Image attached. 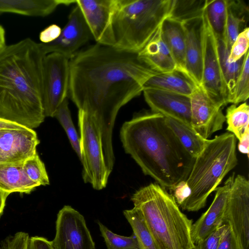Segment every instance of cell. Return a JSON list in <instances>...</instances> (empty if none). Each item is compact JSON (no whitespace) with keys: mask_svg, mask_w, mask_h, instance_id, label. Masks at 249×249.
<instances>
[{"mask_svg":"<svg viewBox=\"0 0 249 249\" xmlns=\"http://www.w3.org/2000/svg\"><path fill=\"white\" fill-rule=\"evenodd\" d=\"M54 117L59 121L65 131L71 146L81 161L80 138L75 128L69 108L68 98L61 104L57 109Z\"/></svg>","mask_w":249,"mask_h":249,"instance_id":"obj_31","label":"cell"},{"mask_svg":"<svg viewBox=\"0 0 249 249\" xmlns=\"http://www.w3.org/2000/svg\"><path fill=\"white\" fill-rule=\"evenodd\" d=\"M158 73L138 53L96 43L70 59L68 95L78 110L96 122L110 173L115 161L112 138L117 113L140 95L147 80Z\"/></svg>","mask_w":249,"mask_h":249,"instance_id":"obj_1","label":"cell"},{"mask_svg":"<svg viewBox=\"0 0 249 249\" xmlns=\"http://www.w3.org/2000/svg\"><path fill=\"white\" fill-rule=\"evenodd\" d=\"M27 249H53L51 241L40 236H32L28 240Z\"/></svg>","mask_w":249,"mask_h":249,"instance_id":"obj_41","label":"cell"},{"mask_svg":"<svg viewBox=\"0 0 249 249\" xmlns=\"http://www.w3.org/2000/svg\"><path fill=\"white\" fill-rule=\"evenodd\" d=\"M15 123L0 118V129L12 125Z\"/></svg>","mask_w":249,"mask_h":249,"instance_id":"obj_45","label":"cell"},{"mask_svg":"<svg viewBox=\"0 0 249 249\" xmlns=\"http://www.w3.org/2000/svg\"><path fill=\"white\" fill-rule=\"evenodd\" d=\"M120 139L125 152L143 174L166 190L171 192L187 180L195 158L183 147L162 114L151 110L135 116L123 124Z\"/></svg>","mask_w":249,"mask_h":249,"instance_id":"obj_2","label":"cell"},{"mask_svg":"<svg viewBox=\"0 0 249 249\" xmlns=\"http://www.w3.org/2000/svg\"><path fill=\"white\" fill-rule=\"evenodd\" d=\"M249 53H246L240 74L237 78L231 103L245 102L249 97Z\"/></svg>","mask_w":249,"mask_h":249,"instance_id":"obj_33","label":"cell"},{"mask_svg":"<svg viewBox=\"0 0 249 249\" xmlns=\"http://www.w3.org/2000/svg\"><path fill=\"white\" fill-rule=\"evenodd\" d=\"M228 227V224H223L195 246L197 249H217Z\"/></svg>","mask_w":249,"mask_h":249,"instance_id":"obj_36","label":"cell"},{"mask_svg":"<svg viewBox=\"0 0 249 249\" xmlns=\"http://www.w3.org/2000/svg\"><path fill=\"white\" fill-rule=\"evenodd\" d=\"M23 167L28 178L38 186L50 184L44 164L37 153L26 160L23 164Z\"/></svg>","mask_w":249,"mask_h":249,"instance_id":"obj_34","label":"cell"},{"mask_svg":"<svg viewBox=\"0 0 249 249\" xmlns=\"http://www.w3.org/2000/svg\"><path fill=\"white\" fill-rule=\"evenodd\" d=\"M190 249H197V248L196 247V246L195 245L194 247H193V248Z\"/></svg>","mask_w":249,"mask_h":249,"instance_id":"obj_46","label":"cell"},{"mask_svg":"<svg viewBox=\"0 0 249 249\" xmlns=\"http://www.w3.org/2000/svg\"><path fill=\"white\" fill-rule=\"evenodd\" d=\"M171 192L176 202L180 207L190 196L191 190L186 181H182L178 183Z\"/></svg>","mask_w":249,"mask_h":249,"instance_id":"obj_39","label":"cell"},{"mask_svg":"<svg viewBox=\"0 0 249 249\" xmlns=\"http://www.w3.org/2000/svg\"><path fill=\"white\" fill-rule=\"evenodd\" d=\"M118 0H76L96 43L113 46L112 19Z\"/></svg>","mask_w":249,"mask_h":249,"instance_id":"obj_13","label":"cell"},{"mask_svg":"<svg viewBox=\"0 0 249 249\" xmlns=\"http://www.w3.org/2000/svg\"><path fill=\"white\" fill-rule=\"evenodd\" d=\"M6 45L5 30L4 28L0 25V51Z\"/></svg>","mask_w":249,"mask_h":249,"instance_id":"obj_44","label":"cell"},{"mask_svg":"<svg viewBox=\"0 0 249 249\" xmlns=\"http://www.w3.org/2000/svg\"><path fill=\"white\" fill-rule=\"evenodd\" d=\"M70 60L58 53L46 55L43 63L42 105L45 117H54L55 112L68 98Z\"/></svg>","mask_w":249,"mask_h":249,"instance_id":"obj_8","label":"cell"},{"mask_svg":"<svg viewBox=\"0 0 249 249\" xmlns=\"http://www.w3.org/2000/svg\"><path fill=\"white\" fill-rule=\"evenodd\" d=\"M173 0H118L112 19L115 47L138 53L171 12Z\"/></svg>","mask_w":249,"mask_h":249,"instance_id":"obj_6","label":"cell"},{"mask_svg":"<svg viewBox=\"0 0 249 249\" xmlns=\"http://www.w3.org/2000/svg\"><path fill=\"white\" fill-rule=\"evenodd\" d=\"M249 7L243 0H227V15L224 39L230 50L238 35L246 28Z\"/></svg>","mask_w":249,"mask_h":249,"instance_id":"obj_24","label":"cell"},{"mask_svg":"<svg viewBox=\"0 0 249 249\" xmlns=\"http://www.w3.org/2000/svg\"><path fill=\"white\" fill-rule=\"evenodd\" d=\"M234 178L233 173L222 186L216 188L214 198L208 209L192 224L191 234L195 245L223 224L224 212Z\"/></svg>","mask_w":249,"mask_h":249,"instance_id":"obj_17","label":"cell"},{"mask_svg":"<svg viewBox=\"0 0 249 249\" xmlns=\"http://www.w3.org/2000/svg\"><path fill=\"white\" fill-rule=\"evenodd\" d=\"M204 52L200 87L213 100L223 107L228 104L227 91L220 66L217 37L205 14Z\"/></svg>","mask_w":249,"mask_h":249,"instance_id":"obj_9","label":"cell"},{"mask_svg":"<svg viewBox=\"0 0 249 249\" xmlns=\"http://www.w3.org/2000/svg\"><path fill=\"white\" fill-rule=\"evenodd\" d=\"M205 14L216 37L224 38L227 15V0H208Z\"/></svg>","mask_w":249,"mask_h":249,"instance_id":"obj_30","label":"cell"},{"mask_svg":"<svg viewBox=\"0 0 249 249\" xmlns=\"http://www.w3.org/2000/svg\"><path fill=\"white\" fill-rule=\"evenodd\" d=\"M217 249H242L233 231L229 225Z\"/></svg>","mask_w":249,"mask_h":249,"instance_id":"obj_38","label":"cell"},{"mask_svg":"<svg viewBox=\"0 0 249 249\" xmlns=\"http://www.w3.org/2000/svg\"><path fill=\"white\" fill-rule=\"evenodd\" d=\"M249 28H246L237 36L231 46L229 59L236 62L242 58L249 51Z\"/></svg>","mask_w":249,"mask_h":249,"instance_id":"obj_35","label":"cell"},{"mask_svg":"<svg viewBox=\"0 0 249 249\" xmlns=\"http://www.w3.org/2000/svg\"><path fill=\"white\" fill-rule=\"evenodd\" d=\"M223 224L231 227L242 249H249V181L243 175L234 178Z\"/></svg>","mask_w":249,"mask_h":249,"instance_id":"obj_11","label":"cell"},{"mask_svg":"<svg viewBox=\"0 0 249 249\" xmlns=\"http://www.w3.org/2000/svg\"><path fill=\"white\" fill-rule=\"evenodd\" d=\"M124 215L130 225L140 249H160L141 213L136 208L126 210Z\"/></svg>","mask_w":249,"mask_h":249,"instance_id":"obj_27","label":"cell"},{"mask_svg":"<svg viewBox=\"0 0 249 249\" xmlns=\"http://www.w3.org/2000/svg\"><path fill=\"white\" fill-rule=\"evenodd\" d=\"M165 118L167 124L183 147L196 158L204 148L208 139L201 137L190 125L172 118Z\"/></svg>","mask_w":249,"mask_h":249,"instance_id":"obj_25","label":"cell"},{"mask_svg":"<svg viewBox=\"0 0 249 249\" xmlns=\"http://www.w3.org/2000/svg\"><path fill=\"white\" fill-rule=\"evenodd\" d=\"M0 249H2V248H1V247H0Z\"/></svg>","mask_w":249,"mask_h":249,"instance_id":"obj_47","label":"cell"},{"mask_svg":"<svg viewBox=\"0 0 249 249\" xmlns=\"http://www.w3.org/2000/svg\"><path fill=\"white\" fill-rule=\"evenodd\" d=\"M208 0H173L168 18L182 22L203 16Z\"/></svg>","mask_w":249,"mask_h":249,"instance_id":"obj_29","label":"cell"},{"mask_svg":"<svg viewBox=\"0 0 249 249\" xmlns=\"http://www.w3.org/2000/svg\"><path fill=\"white\" fill-rule=\"evenodd\" d=\"M236 139L232 134L226 132L207 140L204 148L196 157L186 180L191 190V195L179 208L196 212L205 207L209 195L238 163Z\"/></svg>","mask_w":249,"mask_h":249,"instance_id":"obj_5","label":"cell"},{"mask_svg":"<svg viewBox=\"0 0 249 249\" xmlns=\"http://www.w3.org/2000/svg\"><path fill=\"white\" fill-rule=\"evenodd\" d=\"M107 249H140L135 235L124 236L111 231L101 222H97Z\"/></svg>","mask_w":249,"mask_h":249,"instance_id":"obj_32","label":"cell"},{"mask_svg":"<svg viewBox=\"0 0 249 249\" xmlns=\"http://www.w3.org/2000/svg\"><path fill=\"white\" fill-rule=\"evenodd\" d=\"M9 194L0 189V217L2 215L4 209L6 199Z\"/></svg>","mask_w":249,"mask_h":249,"instance_id":"obj_43","label":"cell"},{"mask_svg":"<svg viewBox=\"0 0 249 249\" xmlns=\"http://www.w3.org/2000/svg\"><path fill=\"white\" fill-rule=\"evenodd\" d=\"M38 185L26 176L23 165L0 164V189L8 194H29Z\"/></svg>","mask_w":249,"mask_h":249,"instance_id":"obj_23","label":"cell"},{"mask_svg":"<svg viewBox=\"0 0 249 249\" xmlns=\"http://www.w3.org/2000/svg\"><path fill=\"white\" fill-rule=\"evenodd\" d=\"M75 0H0V15L14 13L31 17H45L61 5H69Z\"/></svg>","mask_w":249,"mask_h":249,"instance_id":"obj_20","label":"cell"},{"mask_svg":"<svg viewBox=\"0 0 249 249\" xmlns=\"http://www.w3.org/2000/svg\"><path fill=\"white\" fill-rule=\"evenodd\" d=\"M238 150L239 151L247 155L249 154V129H248L243 134L238 143Z\"/></svg>","mask_w":249,"mask_h":249,"instance_id":"obj_42","label":"cell"},{"mask_svg":"<svg viewBox=\"0 0 249 249\" xmlns=\"http://www.w3.org/2000/svg\"><path fill=\"white\" fill-rule=\"evenodd\" d=\"M45 56L29 38L0 51V118L33 129L43 123Z\"/></svg>","mask_w":249,"mask_h":249,"instance_id":"obj_3","label":"cell"},{"mask_svg":"<svg viewBox=\"0 0 249 249\" xmlns=\"http://www.w3.org/2000/svg\"><path fill=\"white\" fill-rule=\"evenodd\" d=\"M160 27L145 47L138 53L142 60L159 73L177 70L176 63L163 38Z\"/></svg>","mask_w":249,"mask_h":249,"instance_id":"obj_19","label":"cell"},{"mask_svg":"<svg viewBox=\"0 0 249 249\" xmlns=\"http://www.w3.org/2000/svg\"><path fill=\"white\" fill-rule=\"evenodd\" d=\"M61 31L62 29L58 25L51 24L40 32L39 39L42 43H50L59 36Z\"/></svg>","mask_w":249,"mask_h":249,"instance_id":"obj_40","label":"cell"},{"mask_svg":"<svg viewBox=\"0 0 249 249\" xmlns=\"http://www.w3.org/2000/svg\"><path fill=\"white\" fill-rule=\"evenodd\" d=\"M181 23L185 34L186 71L194 83L200 86L204 52L203 15Z\"/></svg>","mask_w":249,"mask_h":249,"instance_id":"obj_16","label":"cell"},{"mask_svg":"<svg viewBox=\"0 0 249 249\" xmlns=\"http://www.w3.org/2000/svg\"><path fill=\"white\" fill-rule=\"evenodd\" d=\"M91 36L82 12L76 4L71 12L68 21L62 29L59 36L50 43H40L39 44L45 55L51 53H58L70 60Z\"/></svg>","mask_w":249,"mask_h":249,"instance_id":"obj_14","label":"cell"},{"mask_svg":"<svg viewBox=\"0 0 249 249\" xmlns=\"http://www.w3.org/2000/svg\"><path fill=\"white\" fill-rule=\"evenodd\" d=\"M55 226L53 249H95L84 216L71 206L59 211Z\"/></svg>","mask_w":249,"mask_h":249,"instance_id":"obj_10","label":"cell"},{"mask_svg":"<svg viewBox=\"0 0 249 249\" xmlns=\"http://www.w3.org/2000/svg\"><path fill=\"white\" fill-rule=\"evenodd\" d=\"M39 143L33 129L16 123L0 129V164L23 165Z\"/></svg>","mask_w":249,"mask_h":249,"instance_id":"obj_12","label":"cell"},{"mask_svg":"<svg viewBox=\"0 0 249 249\" xmlns=\"http://www.w3.org/2000/svg\"><path fill=\"white\" fill-rule=\"evenodd\" d=\"M220 66L228 94V103H231L237 78L242 67L244 56L236 62L229 59L230 50L224 38H217Z\"/></svg>","mask_w":249,"mask_h":249,"instance_id":"obj_26","label":"cell"},{"mask_svg":"<svg viewBox=\"0 0 249 249\" xmlns=\"http://www.w3.org/2000/svg\"><path fill=\"white\" fill-rule=\"evenodd\" d=\"M78 121L83 178L94 189L100 190L107 186L110 174L105 160L100 130L91 117L79 110Z\"/></svg>","mask_w":249,"mask_h":249,"instance_id":"obj_7","label":"cell"},{"mask_svg":"<svg viewBox=\"0 0 249 249\" xmlns=\"http://www.w3.org/2000/svg\"><path fill=\"white\" fill-rule=\"evenodd\" d=\"M190 97L191 126L201 137L208 139L222 129L226 122L223 106L212 99L200 86Z\"/></svg>","mask_w":249,"mask_h":249,"instance_id":"obj_15","label":"cell"},{"mask_svg":"<svg viewBox=\"0 0 249 249\" xmlns=\"http://www.w3.org/2000/svg\"><path fill=\"white\" fill-rule=\"evenodd\" d=\"M227 130L239 140L249 129V106L247 102L239 106L232 104L226 110Z\"/></svg>","mask_w":249,"mask_h":249,"instance_id":"obj_28","label":"cell"},{"mask_svg":"<svg viewBox=\"0 0 249 249\" xmlns=\"http://www.w3.org/2000/svg\"><path fill=\"white\" fill-rule=\"evenodd\" d=\"M160 28L163 38L176 63L177 70L187 75L185 69V34L182 23L167 18L161 24Z\"/></svg>","mask_w":249,"mask_h":249,"instance_id":"obj_22","label":"cell"},{"mask_svg":"<svg viewBox=\"0 0 249 249\" xmlns=\"http://www.w3.org/2000/svg\"><path fill=\"white\" fill-rule=\"evenodd\" d=\"M145 102L153 112L191 125L190 97L157 89L143 90Z\"/></svg>","mask_w":249,"mask_h":249,"instance_id":"obj_18","label":"cell"},{"mask_svg":"<svg viewBox=\"0 0 249 249\" xmlns=\"http://www.w3.org/2000/svg\"><path fill=\"white\" fill-rule=\"evenodd\" d=\"M160 249H190L193 220L180 210L172 195L157 183L137 190L131 196Z\"/></svg>","mask_w":249,"mask_h":249,"instance_id":"obj_4","label":"cell"},{"mask_svg":"<svg viewBox=\"0 0 249 249\" xmlns=\"http://www.w3.org/2000/svg\"><path fill=\"white\" fill-rule=\"evenodd\" d=\"M29 238L27 233L18 232L2 241L1 247L2 249H27Z\"/></svg>","mask_w":249,"mask_h":249,"instance_id":"obj_37","label":"cell"},{"mask_svg":"<svg viewBox=\"0 0 249 249\" xmlns=\"http://www.w3.org/2000/svg\"><path fill=\"white\" fill-rule=\"evenodd\" d=\"M197 86L188 75L175 70L151 76L145 83L143 89H157L190 97Z\"/></svg>","mask_w":249,"mask_h":249,"instance_id":"obj_21","label":"cell"}]
</instances>
